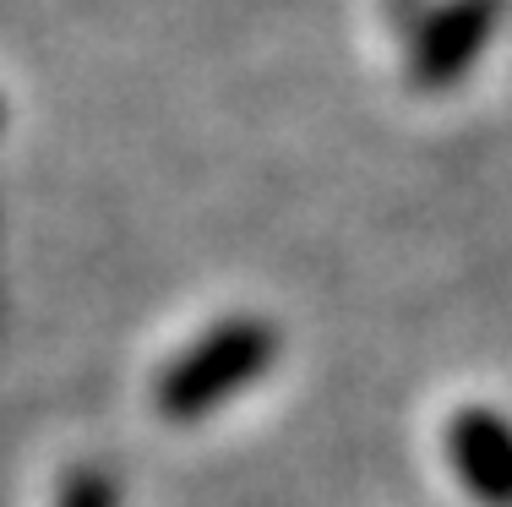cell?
<instances>
[{"instance_id":"cell-1","label":"cell","mask_w":512,"mask_h":507,"mask_svg":"<svg viewBox=\"0 0 512 507\" xmlns=\"http://www.w3.org/2000/svg\"><path fill=\"white\" fill-rule=\"evenodd\" d=\"M273 349L278 338L267 322L240 317L224 322L207 338L186 349L175 366L158 377V415L164 420H202L224 404L229 393H240L246 382H256L267 366H273Z\"/></svg>"},{"instance_id":"cell-2","label":"cell","mask_w":512,"mask_h":507,"mask_svg":"<svg viewBox=\"0 0 512 507\" xmlns=\"http://www.w3.org/2000/svg\"><path fill=\"white\" fill-rule=\"evenodd\" d=\"M496 11H502V0H447V6H436L420 22V33H414V60H409L414 82L420 88L458 82L480 60L485 44H491Z\"/></svg>"},{"instance_id":"cell-3","label":"cell","mask_w":512,"mask_h":507,"mask_svg":"<svg viewBox=\"0 0 512 507\" xmlns=\"http://www.w3.org/2000/svg\"><path fill=\"white\" fill-rule=\"evenodd\" d=\"M447 458L480 507H512V426L491 409H463L447 426Z\"/></svg>"},{"instance_id":"cell-5","label":"cell","mask_w":512,"mask_h":507,"mask_svg":"<svg viewBox=\"0 0 512 507\" xmlns=\"http://www.w3.org/2000/svg\"><path fill=\"white\" fill-rule=\"evenodd\" d=\"M398 6H404V0H398Z\"/></svg>"},{"instance_id":"cell-4","label":"cell","mask_w":512,"mask_h":507,"mask_svg":"<svg viewBox=\"0 0 512 507\" xmlns=\"http://www.w3.org/2000/svg\"><path fill=\"white\" fill-rule=\"evenodd\" d=\"M60 507H115V491H109L104 475L77 469V475L66 480V491H60Z\"/></svg>"}]
</instances>
